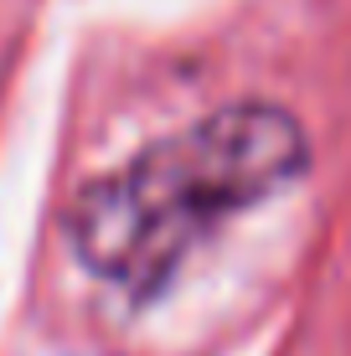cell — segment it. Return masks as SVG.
<instances>
[{"label": "cell", "instance_id": "1", "mask_svg": "<svg viewBox=\"0 0 351 356\" xmlns=\"http://www.w3.org/2000/svg\"><path fill=\"white\" fill-rule=\"evenodd\" d=\"M310 170V134L279 104H227L155 140L72 196L67 248L99 284L155 300L222 217L274 202Z\"/></svg>", "mask_w": 351, "mask_h": 356}]
</instances>
